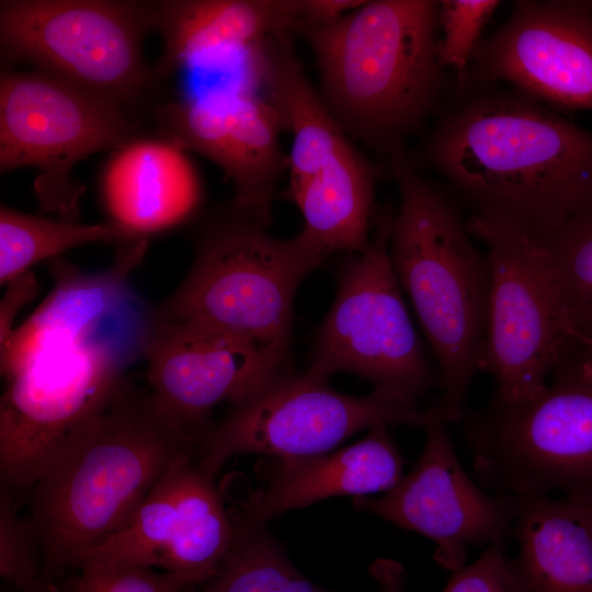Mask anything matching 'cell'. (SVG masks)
<instances>
[{
	"instance_id": "4",
	"label": "cell",
	"mask_w": 592,
	"mask_h": 592,
	"mask_svg": "<svg viewBox=\"0 0 592 592\" xmlns=\"http://www.w3.org/2000/svg\"><path fill=\"white\" fill-rule=\"evenodd\" d=\"M182 449L194 451L125 379L29 489L46 583L121 528Z\"/></svg>"
},
{
	"instance_id": "28",
	"label": "cell",
	"mask_w": 592,
	"mask_h": 592,
	"mask_svg": "<svg viewBox=\"0 0 592 592\" xmlns=\"http://www.w3.org/2000/svg\"><path fill=\"white\" fill-rule=\"evenodd\" d=\"M501 1L442 0L440 1L437 56L446 70L462 79L479 46L481 33Z\"/></svg>"
},
{
	"instance_id": "18",
	"label": "cell",
	"mask_w": 592,
	"mask_h": 592,
	"mask_svg": "<svg viewBox=\"0 0 592 592\" xmlns=\"http://www.w3.org/2000/svg\"><path fill=\"white\" fill-rule=\"evenodd\" d=\"M299 20V0L156 1L162 53L153 69L163 82L178 70L242 62L272 34L293 33Z\"/></svg>"
},
{
	"instance_id": "23",
	"label": "cell",
	"mask_w": 592,
	"mask_h": 592,
	"mask_svg": "<svg viewBox=\"0 0 592 592\" xmlns=\"http://www.w3.org/2000/svg\"><path fill=\"white\" fill-rule=\"evenodd\" d=\"M533 239L540 252L561 332L559 368L592 343V213L574 215Z\"/></svg>"
},
{
	"instance_id": "32",
	"label": "cell",
	"mask_w": 592,
	"mask_h": 592,
	"mask_svg": "<svg viewBox=\"0 0 592 592\" xmlns=\"http://www.w3.org/2000/svg\"><path fill=\"white\" fill-rule=\"evenodd\" d=\"M551 377L574 382L592 389V343L573 360L559 367Z\"/></svg>"
},
{
	"instance_id": "14",
	"label": "cell",
	"mask_w": 592,
	"mask_h": 592,
	"mask_svg": "<svg viewBox=\"0 0 592 592\" xmlns=\"http://www.w3.org/2000/svg\"><path fill=\"white\" fill-rule=\"evenodd\" d=\"M150 126L153 135L214 162L232 183V203L270 221L287 156L280 144L283 122L257 89L239 79L161 101Z\"/></svg>"
},
{
	"instance_id": "16",
	"label": "cell",
	"mask_w": 592,
	"mask_h": 592,
	"mask_svg": "<svg viewBox=\"0 0 592 592\" xmlns=\"http://www.w3.org/2000/svg\"><path fill=\"white\" fill-rule=\"evenodd\" d=\"M424 431V448L410 473L383 497H355L352 504L434 540V560L453 572L465 566L469 545H506L514 537L517 498L489 494L470 479L445 422Z\"/></svg>"
},
{
	"instance_id": "34",
	"label": "cell",
	"mask_w": 592,
	"mask_h": 592,
	"mask_svg": "<svg viewBox=\"0 0 592 592\" xmlns=\"http://www.w3.org/2000/svg\"><path fill=\"white\" fill-rule=\"evenodd\" d=\"M580 501L592 513V496L582 498H570Z\"/></svg>"
},
{
	"instance_id": "13",
	"label": "cell",
	"mask_w": 592,
	"mask_h": 592,
	"mask_svg": "<svg viewBox=\"0 0 592 592\" xmlns=\"http://www.w3.org/2000/svg\"><path fill=\"white\" fill-rule=\"evenodd\" d=\"M194 454L180 451L128 521L79 562L139 565L167 572L186 587L206 582L228 553L236 524L215 477Z\"/></svg>"
},
{
	"instance_id": "20",
	"label": "cell",
	"mask_w": 592,
	"mask_h": 592,
	"mask_svg": "<svg viewBox=\"0 0 592 592\" xmlns=\"http://www.w3.org/2000/svg\"><path fill=\"white\" fill-rule=\"evenodd\" d=\"M403 459L388 425H376L360 442L333 453L278 460L266 485L253 492L237 514L251 523L318 501L388 491L402 478Z\"/></svg>"
},
{
	"instance_id": "19",
	"label": "cell",
	"mask_w": 592,
	"mask_h": 592,
	"mask_svg": "<svg viewBox=\"0 0 592 592\" xmlns=\"http://www.w3.org/2000/svg\"><path fill=\"white\" fill-rule=\"evenodd\" d=\"M101 193L110 223L134 239L186 223L203 200L198 172L186 151L153 134L112 152Z\"/></svg>"
},
{
	"instance_id": "22",
	"label": "cell",
	"mask_w": 592,
	"mask_h": 592,
	"mask_svg": "<svg viewBox=\"0 0 592 592\" xmlns=\"http://www.w3.org/2000/svg\"><path fill=\"white\" fill-rule=\"evenodd\" d=\"M517 498L509 558L519 592H592V513L578 500Z\"/></svg>"
},
{
	"instance_id": "2",
	"label": "cell",
	"mask_w": 592,
	"mask_h": 592,
	"mask_svg": "<svg viewBox=\"0 0 592 592\" xmlns=\"http://www.w3.org/2000/svg\"><path fill=\"white\" fill-rule=\"evenodd\" d=\"M419 153L470 214L540 238L592 213V130L500 82L454 77Z\"/></svg>"
},
{
	"instance_id": "31",
	"label": "cell",
	"mask_w": 592,
	"mask_h": 592,
	"mask_svg": "<svg viewBox=\"0 0 592 592\" xmlns=\"http://www.w3.org/2000/svg\"><path fill=\"white\" fill-rule=\"evenodd\" d=\"M364 2V0H299L300 20L297 26L335 21Z\"/></svg>"
},
{
	"instance_id": "35",
	"label": "cell",
	"mask_w": 592,
	"mask_h": 592,
	"mask_svg": "<svg viewBox=\"0 0 592 592\" xmlns=\"http://www.w3.org/2000/svg\"><path fill=\"white\" fill-rule=\"evenodd\" d=\"M32 592H55V591H54V588H53V584H52V585H48L46 588H43V589H39V590H36V591H32Z\"/></svg>"
},
{
	"instance_id": "10",
	"label": "cell",
	"mask_w": 592,
	"mask_h": 592,
	"mask_svg": "<svg viewBox=\"0 0 592 592\" xmlns=\"http://www.w3.org/2000/svg\"><path fill=\"white\" fill-rule=\"evenodd\" d=\"M435 421L446 423L433 406L421 409L375 391L366 397L345 395L332 389L328 380L307 372L296 374L287 366L212 424L196 459L216 477L238 455L278 460L310 457L328 453L363 429L403 424L424 430Z\"/></svg>"
},
{
	"instance_id": "3",
	"label": "cell",
	"mask_w": 592,
	"mask_h": 592,
	"mask_svg": "<svg viewBox=\"0 0 592 592\" xmlns=\"http://www.w3.org/2000/svg\"><path fill=\"white\" fill-rule=\"evenodd\" d=\"M439 11L436 0H373L294 31L312 52L333 117L388 158L405 150L453 87L437 56Z\"/></svg>"
},
{
	"instance_id": "26",
	"label": "cell",
	"mask_w": 592,
	"mask_h": 592,
	"mask_svg": "<svg viewBox=\"0 0 592 592\" xmlns=\"http://www.w3.org/2000/svg\"><path fill=\"white\" fill-rule=\"evenodd\" d=\"M0 576L19 592H32L52 584L44 579V561L33 526L15 508L13 493L1 491Z\"/></svg>"
},
{
	"instance_id": "6",
	"label": "cell",
	"mask_w": 592,
	"mask_h": 592,
	"mask_svg": "<svg viewBox=\"0 0 592 592\" xmlns=\"http://www.w3.org/2000/svg\"><path fill=\"white\" fill-rule=\"evenodd\" d=\"M269 220L234 203L200 226L187 275L157 310L240 340L288 365L293 301L328 254L303 231L267 232Z\"/></svg>"
},
{
	"instance_id": "8",
	"label": "cell",
	"mask_w": 592,
	"mask_h": 592,
	"mask_svg": "<svg viewBox=\"0 0 592 592\" xmlns=\"http://www.w3.org/2000/svg\"><path fill=\"white\" fill-rule=\"evenodd\" d=\"M149 124L121 105L34 69L0 75V172L34 167L43 212L78 221L84 185L73 166L147 134Z\"/></svg>"
},
{
	"instance_id": "5",
	"label": "cell",
	"mask_w": 592,
	"mask_h": 592,
	"mask_svg": "<svg viewBox=\"0 0 592 592\" xmlns=\"http://www.w3.org/2000/svg\"><path fill=\"white\" fill-rule=\"evenodd\" d=\"M400 203L389 255L439 364L446 422L462 420L463 401L482 371L490 266L473 243L456 200L422 175L405 150L389 158Z\"/></svg>"
},
{
	"instance_id": "25",
	"label": "cell",
	"mask_w": 592,
	"mask_h": 592,
	"mask_svg": "<svg viewBox=\"0 0 592 592\" xmlns=\"http://www.w3.org/2000/svg\"><path fill=\"white\" fill-rule=\"evenodd\" d=\"M122 228L107 223L82 225L66 219H50L0 208V282L10 281L30 271L43 260L58 258L64 251L92 242L134 241Z\"/></svg>"
},
{
	"instance_id": "9",
	"label": "cell",
	"mask_w": 592,
	"mask_h": 592,
	"mask_svg": "<svg viewBox=\"0 0 592 592\" xmlns=\"http://www.w3.org/2000/svg\"><path fill=\"white\" fill-rule=\"evenodd\" d=\"M395 212L384 208L368 246L341 266L334 301L319 326L307 373L339 372L368 380L375 392L418 405L434 383L389 255Z\"/></svg>"
},
{
	"instance_id": "33",
	"label": "cell",
	"mask_w": 592,
	"mask_h": 592,
	"mask_svg": "<svg viewBox=\"0 0 592 592\" xmlns=\"http://www.w3.org/2000/svg\"><path fill=\"white\" fill-rule=\"evenodd\" d=\"M376 578L379 592H405L406 571L402 566L391 560H378L371 569Z\"/></svg>"
},
{
	"instance_id": "21",
	"label": "cell",
	"mask_w": 592,
	"mask_h": 592,
	"mask_svg": "<svg viewBox=\"0 0 592 592\" xmlns=\"http://www.w3.org/2000/svg\"><path fill=\"white\" fill-rule=\"evenodd\" d=\"M254 80L292 135L285 193L328 178L362 156L310 83L291 36L276 35L266 42Z\"/></svg>"
},
{
	"instance_id": "24",
	"label": "cell",
	"mask_w": 592,
	"mask_h": 592,
	"mask_svg": "<svg viewBox=\"0 0 592 592\" xmlns=\"http://www.w3.org/2000/svg\"><path fill=\"white\" fill-rule=\"evenodd\" d=\"M236 534L216 572L201 592H333L303 576L266 524L234 514Z\"/></svg>"
},
{
	"instance_id": "1",
	"label": "cell",
	"mask_w": 592,
	"mask_h": 592,
	"mask_svg": "<svg viewBox=\"0 0 592 592\" xmlns=\"http://www.w3.org/2000/svg\"><path fill=\"white\" fill-rule=\"evenodd\" d=\"M148 239L119 244L113 264L88 274L58 257L54 287L0 348L2 482L27 490L69 437L144 357L155 308L134 292Z\"/></svg>"
},
{
	"instance_id": "30",
	"label": "cell",
	"mask_w": 592,
	"mask_h": 592,
	"mask_svg": "<svg viewBox=\"0 0 592 592\" xmlns=\"http://www.w3.org/2000/svg\"><path fill=\"white\" fill-rule=\"evenodd\" d=\"M37 291V281L31 271L8 283L0 305V348L11 339L14 332L13 321L20 309L35 297Z\"/></svg>"
},
{
	"instance_id": "27",
	"label": "cell",
	"mask_w": 592,
	"mask_h": 592,
	"mask_svg": "<svg viewBox=\"0 0 592 592\" xmlns=\"http://www.w3.org/2000/svg\"><path fill=\"white\" fill-rule=\"evenodd\" d=\"M55 592H184L175 577L148 567L87 559L53 583Z\"/></svg>"
},
{
	"instance_id": "12",
	"label": "cell",
	"mask_w": 592,
	"mask_h": 592,
	"mask_svg": "<svg viewBox=\"0 0 592 592\" xmlns=\"http://www.w3.org/2000/svg\"><path fill=\"white\" fill-rule=\"evenodd\" d=\"M466 228L481 240L490 266L482 371L509 402L543 394L562 360L554 298L536 241L469 214Z\"/></svg>"
},
{
	"instance_id": "29",
	"label": "cell",
	"mask_w": 592,
	"mask_h": 592,
	"mask_svg": "<svg viewBox=\"0 0 592 592\" xmlns=\"http://www.w3.org/2000/svg\"><path fill=\"white\" fill-rule=\"evenodd\" d=\"M503 544H491L479 558L452 572L442 592H519Z\"/></svg>"
},
{
	"instance_id": "15",
	"label": "cell",
	"mask_w": 592,
	"mask_h": 592,
	"mask_svg": "<svg viewBox=\"0 0 592 592\" xmlns=\"http://www.w3.org/2000/svg\"><path fill=\"white\" fill-rule=\"evenodd\" d=\"M513 87L557 112L592 111V0H516L462 79Z\"/></svg>"
},
{
	"instance_id": "11",
	"label": "cell",
	"mask_w": 592,
	"mask_h": 592,
	"mask_svg": "<svg viewBox=\"0 0 592 592\" xmlns=\"http://www.w3.org/2000/svg\"><path fill=\"white\" fill-rule=\"evenodd\" d=\"M474 475L494 494L592 496V389L553 379L538 397L509 402L497 395L463 415Z\"/></svg>"
},
{
	"instance_id": "7",
	"label": "cell",
	"mask_w": 592,
	"mask_h": 592,
	"mask_svg": "<svg viewBox=\"0 0 592 592\" xmlns=\"http://www.w3.org/2000/svg\"><path fill=\"white\" fill-rule=\"evenodd\" d=\"M155 2L2 0V65L32 64L150 125L162 81L146 65L141 47L155 31Z\"/></svg>"
},
{
	"instance_id": "17",
	"label": "cell",
	"mask_w": 592,
	"mask_h": 592,
	"mask_svg": "<svg viewBox=\"0 0 592 592\" xmlns=\"http://www.w3.org/2000/svg\"><path fill=\"white\" fill-rule=\"evenodd\" d=\"M144 357L156 412L196 451L216 405L244 399L288 366L227 334L163 316L156 307Z\"/></svg>"
}]
</instances>
